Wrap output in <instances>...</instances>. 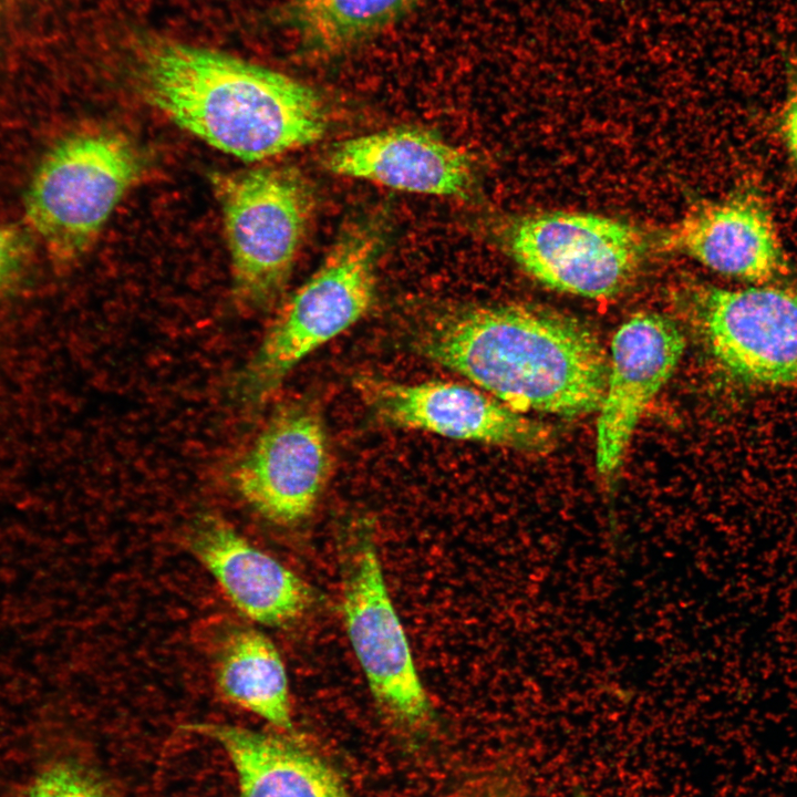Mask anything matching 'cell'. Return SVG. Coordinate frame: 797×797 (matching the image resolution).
<instances>
[{
	"label": "cell",
	"instance_id": "obj_1",
	"mask_svg": "<svg viewBox=\"0 0 797 797\" xmlns=\"http://www.w3.org/2000/svg\"><path fill=\"white\" fill-rule=\"evenodd\" d=\"M418 346L524 414H589L605 391L609 359L599 339L551 311L521 304L462 310L424 329Z\"/></svg>",
	"mask_w": 797,
	"mask_h": 797
},
{
	"label": "cell",
	"instance_id": "obj_2",
	"mask_svg": "<svg viewBox=\"0 0 797 797\" xmlns=\"http://www.w3.org/2000/svg\"><path fill=\"white\" fill-rule=\"evenodd\" d=\"M141 73L151 102L173 122L246 161L303 147L327 131L315 90L222 52L158 41L144 49Z\"/></svg>",
	"mask_w": 797,
	"mask_h": 797
},
{
	"label": "cell",
	"instance_id": "obj_3",
	"mask_svg": "<svg viewBox=\"0 0 797 797\" xmlns=\"http://www.w3.org/2000/svg\"><path fill=\"white\" fill-rule=\"evenodd\" d=\"M381 231L355 225L343 232L320 268L293 293L239 372L240 401L267 400L314 350L356 323L371 308Z\"/></svg>",
	"mask_w": 797,
	"mask_h": 797
},
{
	"label": "cell",
	"instance_id": "obj_4",
	"mask_svg": "<svg viewBox=\"0 0 797 797\" xmlns=\"http://www.w3.org/2000/svg\"><path fill=\"white\" fill-rule=\"evenodd\" d=\"M141 170L137 152L111 133L70 136L50 149L25 194L27 221L61 260L84 253Z\"/></svg>",
	"mask_w": 797,
	"mask_h": 797
},
{
	"label": "cell",
	"instance_id": "obj_5",
	"mask_svg": "<svg viewBox=\"0 0 797 797\" xmlns=\"http://www.w3.org/2000/svg\"><path fill=\"white\" fill-rule=\"evenodd\" d=\"M230 253L232 291L246 308L270 304L286 284L312 206L307 183L288 168L215 176Z\"/></svg>",
	"mask_w": 797,
	"mask_h": 797
},
{
	"label": "cell",
	"instance_id": "obj_6",
	"mask_svg": "<svg viewBox=\"0 0 797 797\" xmlns=\"http://www.w3.org/2000/svg\"><path fill=\"white\" fill-rule=\"evenodd\" d=\"M507 247L544 286L591 299L612 297L634 277L643 255L639 231L619 219L553 211L517 221Z\"/></svg>",
	"mask_w": 797,
	"mask_h": 797
},
{
	"label": "cell",
	"instance_id": "obj_7",
	"mask_svg": "<svg viewBox=\"0 0 797 797\" xmlns=\"http://www.w3.org/2000/svg\"><path fill=\"white\" fill-rule=\"evenodd\" d=\"M342 561L346 632L375 701L398 723L424 724L431 712L429 701L371 536L361 531L350 537Z\"/></svg>",
	"mask_w": 797,
	"mask_h": 797
},
{
	"label": "cell",
	"instance_id": "obj_8",
	"mask_svg": "<svg viewBox=\"0 0 797 797\" xmlns=\"http://www.w3.org/2000/svg\"><path fill=\"white\" fill-rule=\"evenodd\" d=\"M695 310L710 351L736 379L797 387V291L779 284L701 287Z\"/></svg>",
	"mask_w": 797,
	"mask_h": 797
},
{
	"label": "cell",
	"instance_id": "obj_9",
	"mask_svg": "<svg viewBox=\"0 0 797 797\" xmlns=\"http://www.w3.org/2000/svg\"><path fill=\"white\" fill-rule=\"evenodd\" d=\"M358 389L377 416L398 427L524 452H545L553 443L547 425L465 384L361 377Z\"/></svg>",
	"mask_w": 797,
	"mask_h": 797
},
{
	"label": "cell",
	"instance_id": "obj_10",
	"mask_svg": "<svg viewBox=\"0 0 797 797\" xmlns=\"http://www.w3.org/2000/svg\"><path fill=\"white\" fill-rule=\"evenodd\" d=\"M329 470L323 422L313 408L297 404L269 420L237 465L234 483L263 518L293 525L313 511Z\"/></svg>",
	"mask_w": 797,
	"mask_h": 797
},
{
	"label": "cell",
	"instance_id": "obj_11",
	"mask_svg": "<svg viewBox=\"0 0 797 797\" xmlns=\"http://www.w3.org/2000/svg\"><path fill=\"white\" fill-rule=\"evenodd\" d=\"M685 349L670 319L640 312L613 335L604 395L597 417L596 467L608 478L622 466L646 407L674 373Z\"/></svg>",
	"mask_w": 797,
	"mask_h": 797
},
{
	"label": "cell",
	"instance_id": "obj_12",
	"mask_svg": "<svg viewBox=\"0 0 797 797\" xmlns=\"http://www.w3.org/2000/svg\"><path fill=\"white\" fill-rule=\"evenodd\" d=\"M670 242L711 270L753 284L779 283L789 271L773 213L752 187L693 210Z\"/></svg>",
	"mask_w": 797,
	"mask_h": 797
},
{
	"label": "cell",
	"instance_id": "obj_13",
	"mask_svg": "<svg viewBox=\"0 0 797 797\" xmlns=\"http://www.w3.org/2000/svg\"><path fill=\"white\" fill-rule=\"evenodd\" d=\"M327 166L337 175L442 197H467L475 183L472 162L464 152L414 127L343 141L329 152Z\"/></svg>",
	"mask_w": 797,
	"mask_h": 797
},
{
	"label": "cell",
	"instance_id": "obj_14",
	"mask_svg": "<svg viewBox=\"0 0 797 797\" xmlns=\"http://www.w3.org/2000/svg\"><path fill=\"white\" fill-rule=\"evenodd\" d=\"M190 548L245 617L265 625H286L313 603L310 586L231 526L207 516L190 535Z\"/></svg>",
	"mask_w": 797,
	"mask_h": 797
},
{
	"label": "cell",
	"instance_id": "obj_15",
	"mask_svg": "<svg viewBox=\"0 0 797 797\" xmlns=\"http://www.w3.org/2000/svg\"><path fill=\"white\" fill-rule=\"evenodd\" d=\"M185 728L222 746L238 775L240 797H351L324 760L284 737L217 723Z\"/></svg>",
	"mask_w": 797,
	"mask_h": 797
},
{
	"label": "cell",
	"instance_id": "obj_16",
	"mask_svg": "<svg viewBox=\"0 0 797 797\" xmlns=\"http://www.w3.org/2000/svg\"><path fill=\"white\" fill-rule=\"evenodd\" d=\"M214 671L219 690L232 703L280 728H291L286 669L263 633L247 627L227 631Z\"/></svg>",
	"mask_w": 797,
	"mask_h": 797
},
{
	"label": "cell",
	"instance_id": "obj_17",
	"mask_svg": "<svg viewBox=\"0 0 797 797\" xmlns=\"http://www.w3.org/2000/svg\"><path fill=\"white\" fill-rule=\"evenodd\" d=\"M423 0H290L280 19L319 59L342 56L398 22Z\"/></svg>",
	"mask_w": 797,
	"mask_h": 797
},
{
	"label": "cell",
	"instance_id": "obj_18",
	"mask_svg": "<svg viewBox=\"0 0 797 797\" xmlns=\"http://www.w3.org/2000/svg\"><path fill=\"white\" fill-rule=\"evenodd\" d=\"M20 797H105L99 785L79 769L56 764L41 772Z\"/></svg>",
	"mask_w": 797,
	"mask_h": 797
},
{
	"label": "cell",
	"instance_id": "obj_19",
	"mask_svg": "<svg viewBox=\"0 0 797 797\" xmlns=\"http://www.w3.org/2000/svg\"><path fill=\"white\" fill-rule=\"evenodd\" d=\"M779 131L788 154L797 167V72L791 79L779 115Z\"/></svg>",
	"mask_w": 797,
	"mask_h": 797
},
{
	"label": "cell",
	"instance_id": "obj_20",
	"mask_svg": "<svg viewBox=\"0 0 797 797\" xmlns=\"http://www.w3.org/2000/svg\"><path fill=\"white\" fill-rule=\"evenodd\" d=\"M20 257V238L13 230L0 226V284L14 271Z\"/></svg>",
	"mask_w": 797,
	"mask_h": 797
},
{
	"label": "cell",
	"instance_id": "obj_21",
	"mask_svg": "<svg viewBox=\"0 0 797 797\" xmlns=\"http://www.w3.org/2000/svg\"><path fill=\"white\" fill-rule=\"evenodd\" d=\"M578 797H588V796H584V795H580V796H578Z\"/></svg>",
	"mask_w": 797,
	"mask_h": 797
}]
</instances>
